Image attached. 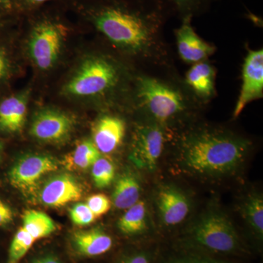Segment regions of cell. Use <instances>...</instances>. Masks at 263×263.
Masks as SVG:
<instances>
[{
    "label": "cell",
    "instance_id": "obj_32",
    "mask_svg": "<svg viewBox=\"0 0 263 263\" xmlns=\"http://www.w3.org/2000/svg\"><path fill=\"white\" fill-rule=\"evenodd\" d=\"M16 8H21L18 0H0V8L6 11L12 12Z\"/></svg>",
    "mask_w": 263,
    "mask_h": 263
},
{
    "label": "cell",
    "instance_id": "obj_9",
    "mask_svg": "<svg viewBox=\"0 0 263 263\" xmlns=\"http://www.w3.org/2000/svg\"><path fill=\"white\" fill-rule=\"evenodd\" d=\"M263 96V51L249 50L242 67V85L235 104L233 119H237L246 106Z\"/></svg>",
    "mask_w": 263,
    "mask_h": 263
},
{
    "label": "cell",
    "instance_id": "obj_12",
    "mask_svg": "<svg viewBox=\"0 0 263 263\" xmlns=\"http://www.w3.org/2000/svg\"><path fill=\"white\" fill-rule=\"evenodd\" d=\"M157 205L164 226L174 227L182 222L190 212L188 197L174 185L162 186L157 193Z\"/></svg>",
    "mask_w": 263,
    "mask_h": 263
},
{
    "label": "cell",
    "instance_id": "obj_1",
    "mask_svg": "<svg viewBox=\"0 0 263 263\" xmlns=\"http://www.w3.org/2000/svg\"><path fill=\"white\" fill-rule=\"evenodd\" d=\"M82 13L118 48L148 60L160 58L161 32L167 15L162 0H95Z\"/></svg>",
    "mask_w": 263,
    "mask_h": 263
},
{
    "label": "cell",
    "instance_id": "obj_11",
    "mask_svg": "<svg viewBox=\"0 0 263 263\" xmlns=\"http://www.w3.org/2000/svg\"><path fill=\"white\" fill-rule=\"evenodd\" d=\"M193 17L182 18V24L176 30V46L178 53L183 62L187 64L206 61L215 53L213 45L202 40L192 25Z\"/></svg>",
    "mask_w": 263,
    "mask_h": 263
},
{
    "label": "cell",
    "instance_id": "obj_4",
    "mask_svg": "<svg viewBox=\"0 0 263 263\" xmlns=\"http://www.w3.org/2000/svg\"><path fill=\"white\" fill-rule=\"evenodd\" d=\"M136 98L151 122L162 126L186 114L194 98L172 82L143 75L137 79Z\"/></svg>",
    "mask_w": 263,
    "mask_h": 263
},
{
    "label": "cell",
    "instance_id": "obj_27",
    "mask_svg": "<svg viewBox=\"0 0 263 263\" xmlns=\"http://www.w3.org/2000/svg\"><path fill=\"white\" fill-rule=\"evenodd\" d=\"M167 5L176 10L182 18L193 17L201 12L209 0H162Z\"/></svg>",
    "mask_w": 263,
    "mask_h": 263
},
{
    "label": "cell",
    "instance_id": "obj_30",
    "mask_svg": "<svg viewBox=\"0 0 263 263\" xmlns=\"http://www.w3.org/2000/svg\"><path fill=\"white\" fill-rule=\"evenodd\" d=\"M13 213L8 204L0 199V226H5L11 223Z\"/></svg>",
    "mask_w": 263,
    "mask_h": 263
},
{
    "label": "cell",
    "instance_id": "obj_13",
    "mask_svg": "<svg viewBox=\"0 0 263 263\" xmlns=\"http://www.w3.org/2000/svg\"><path fill=\"white\" fill-rule=\"evenodd\" d=\"M82 194V186L73 176L62 174L45 184L40 194V200L47 206L61 207L80 200Z\"/></svg>",
    "mask_w": 263,
    "mask_h": 263
},
{
    "label": "cell",
    "instance_id": "obj_28",
    "mask_svg": "<svg viewBox=\"0 0 263 263\" xmlns=\"http://www.w3.org/2000/svg\"><path fill=\"white\" fill-rule=\"evenodd\" d=\"M71 220L77 226H87L96 219L86 203L76 204L70 210Z\"/></svg>",
    "mask_w": 263,
    "mask_h": 263
},
{
    "label": "cell",
    "instance_id": "obj_23",
    "mask_svg": "<svg viewBox=\"0 0 263 263\" xmlns=\"http://www.w3.org/2000/svg\"><path fill=\"white\" fill-rule=\"evenodd\" d=\"M101 157L92 141H83L76 146L68 158V163L79 169H87Z\"/></svg>",
    "mask_w": 263,
    "mask_h": 263
},
{
    "label": "cell",
    "instance_id": "obj_7",
    "mask_svg": "<svg viewBox=\"0 0 263 263\" xmlns=\"http://www.w3.org/2000/svg\"><path fill=\"white\" fill-rule=\"evenodd\" d=\"M164 135L163 126L151 121L137 127L132 159L138 167L149 172L155 171L163 151Z\"/></svg>",
    "mask_w": 263,
    "mask_h": 263
},
{
    "label": "cell",
    "instance_id": "obj_16",
    "mask_svg": "<svg viewBox=\"0 0 263 263\" xmlns=\"http://www.w3.org/2000/svg\"><path fill=\"white\" fill-rule=\"evenodd\" d=\"M72 245L76 252L88 257H98L108 253L114 247L113 238L100 229L76 232Z\"/></svg>",
    "mask_w": 263,
    "mask_h": 263
},
{
    "label": "cell",
    "instance_id": "obj_8",
    "mask_svg": "<svg viewBox=\"0 0 263 263\" xmlns=\"http://www.w3.org/2000/svg\"><path fill=\"white\" fill-rule=\"evenodd\" d=\"M58 168V163L47 155L26 156L19 160L9 173L10 182L24 193H30L45 175Z\"/></svg>",
    "mask_w": 263,
    "mask_h": 263
},
{
    "label": "cell",
    "instance_id": "obj_3",
    "mask_svg": "<svg viewBox=\"0 0 263 263\" xmlns=\"http://www.w3.org/2000/svg\"><path fill=\"white\" fill-rule=\"evenodd\" d=\"M172 247L224 258H248L252 254L230 219L217 211L199 218L176 238Z\"/></svg>",
    "mask_w": 263,
    "mask_h": 263
},
{
    "label": "cell",
    "instance_id": "obj_29",
    "mask_svg": "<svg viewBox=\"0 0 263 263\" xmlns=\"http://www.w3.org/2000/svg\"><path fill=\"white\" fill-rule=\"evenodd\" d=\"M86 205L89 206L90 210L96 217H98L109 212L111 207V202L105 195L98 194L89 197L86 202Z\"/></svg>",
    "mask_w": 263,
    "mask_h": 263
},
{
    "label": "cell",
    "instance_id": "obj_19",
    "mask_svg": "<svg viewBox=\"0 0 263 263\" xmlns=\"http://www.w3.org/2000/svg\"><path fill=\"white\" fill-rule=\"evenodd\" d=\"M118 228L127 237L141 236L146 233L147 209L144 202L138 201L127 209L118 221Z\"/></svg>",
    "mask_w": 263,
    "mask_h": 263
},
{
    "label": "cell",
    "instance_id": "obj_20",
    "mask_svg": "<svg viewBox=\"0 0 263 263\" xmlns=\"http://www.w3.org/2000/svg\"><path fill=\"white\" fill-rule=\"evenodd\" d=\"M155 263H241L233 259L215 257L209 254L175 248L160 252Z\"/></svg>",
    "mask_w": 263,
    "mask_h": 263
},
{
    "label": "cell",
    "instance_id": "obj_33",
    "mask_svg": "<svg viewBox=\"0 0 263 263\" xmlns=\"http://www.w3.org/2000/svg\"><path fill=\"white\" fill-rule=\"evenodd\" d=\"M8 69V62L4 53L0 51V79L4 77Z\"/></svg>",
    "mask_w": 263,
    "mask_h": 263
},
{
    "label": "cell",
    "instance_id": "obj_25",
    "mask_svg": "<svg viewBox=\"0 0 263 263\" xmlns=\"http://www.w3.org/2000/svg\"><path fill=\"white\" fill-rule=\"evenodd\" d=\"M91 167V175L95 186L100 189L110 186L115 176V166L113 162L100 157Z\"/></svg>",
    "mask_w": 263,
    "mask_h": 263
},
{
    "label": "cell",
    "instance_id": "obj_22",
    "mask_svg": "<svg viewBox=\"0 0 263 263\" xmlns=\"http://www.w3.org/2000/svg\"><path fill=\"white\" fill-rule=\"evenodd\" d=\"M22 219V228L35 240L49 236L56 231L54 221L45 213L35 210L27 211Z\"/></svg>",
    "mask_w": 263,
    "mask_h": 263
},
{
    "label": "cell",
    "instance_id": "obj_17",
    "mask_svg": "<svg viewBox=\"0 0 263 263\" xmlns=\"http://www.w3.org/2000/svg\"><path fill=\"white\" fill-rule=\"evenodd\" d=\"M27 111V99L18 95L5 99L0 103V129L16 133L23 127Z\"/></svg>",
    "mask_w": 263,
    "mask_h": 263
},
{
    "label": "cell",
    "instance_id": "obj_21",
    "mask_svg": "<svg viewBox=\"0 0 263 263\" xmlns=\"http://www.w3.org/2000/svg\"><path fill=\"white\" fill-rule=\"evenodd\" d=\"M243 214L252 232L256 247L262 248L263 240V198L259 194L253 193L246 199L243 205Z\"/></svg>",
    "mask_w": 263,
    "mask_h": 263
},
{
    "label": "cell",
    "instance_id": "obj_5",
    "mask_svg": "<svg viewBox=\"0 0 263 263\" xmlns=\"http://www.w3.org/2000/svg\"><path fill=\"white\" fill-rule=\"evenodd\" d=\"M122 70L113 60L103 56L88 57L64 86V92L76 98L108 94L120 82Z\"/></svg>",
    "mask_w": 263,
    "mask_h": 263
},
{
    "label": "cell",
    "instance_id": "obj_10",
    "mask_svg": "<svg viewBox=\"0 0 263 263\" xmlns=\"http://www.w3.org/2000/svg\"><path fill=\"white\" fill-rule=\"evenodd\" d=\"M74 127V121L63 112L52 109L43 110L33 119L31 135L46 143H60L70 136Z\"/></svg>",
    "mask_w": 263,
    "mask_h": 263
},
{
    "label": "cell",
    "instance_id": "obj_6",
    "mask_svg": "<svg viewBox=\"0 0 263 263\" xmlns=\"http://www.w3.org/2000/svg\"><path fill=\"white\" fill-rule=\"evenodd\" d=\"M66 27L58 19L44 16L35 21L31 29L29 49L38 68L47 70L58 60Z\"/></svg>",
    "mask_w": 263,
    "mask_h": 263
},
{
    "label": "cell",
    "instance_id": "obj_34",
    "mask_svg": "<svg viewBox=\"0 0 263 263\" xmlns=\"http://www.w3.org/2000/svg\"><path fill=\"white\" fill-rule=\"evenodd\" d=\"M32 263H61L58 259L53 256H46L34 259Z\"/></svg>",
    "mask_w": 263,
    "mask_h": 263
},
{
    "label": "cell",
    "instance_id": "obj_31",
    "mask_svg": "<svg viewBox=\"0 0 263 263\" xmlns=\"http://www.w3.org/2000/svg\"><path fill=\"white\" fill-rule=\"evenodd\" d=\"M18 1L22 9H24V11L25 10L31 11V10H37V8H41L50 2L57 1V0H18Z\"/></svg>",
    "mask_w": 263,
    "mask_h": 263
},
{
    "label": "cell",
    "instance_id": "obj_24",
    "mask_svg": "<svg viewBox=\"0 0 263 263\" xmlns=\"http://www.w3.org/2000/svg\"><path fill=\"white\" fill-rule=\"evenodd\" d=\"M35 241L23 228H20L10 245L8 263L20 262Z\"/></svg>",
    "mask_w": 263,
    "mask_h": 263
},
{
    "label": "cell",
    "instance_id": "obj_14",
    "mask_svg": "<svg viewBox=\"0 0 263 263\" xmlns=\"http://www.w3.org/2000/svg\"><path fill=\"white\" fill-rule=\"evenodd\" d=\"M125 131V123L122 119L114 116H103L93 127V143L100 153H112L122 143Z\"/></svg>",
    "mask_w": 263,
    "mask_h": 263
},
{
    "label": "cell",
    "instance_id": "obj_15",
    "mask_svg": "<svg viewBox=\"0 0 263 263\" xmlns=\"http://www.w3.org/2000/svg\"><path fill=\"white\" fill-rule=\"evenodd\" d=\"M216 70L206 61L194 64L185 76V86L194 98L210 100L215 94Z\"/></svg>",
    "mask_w": 263,
    "mask_h": 263
},
{
    "label": "cell",
    "instance_id": "obj_2",
    "mask_svg": "<svg viewBox=\"0 0 263 263\" xmlns=\"http://www.w3.org/2000/svg\"><path fill=\"white\" fill-rule=\"evenodd\" d=\"M250 142L224 131L199 129L186 135L179 146V162L188 172L221 177L235 172L248 155Z\"/></svg>",
    "mask_w": 263,
    "mask_h": 263
},
{
    "label": "cell",
    "instance_id": "obj_18",
    "mask_svg": "<svg viewBox=\"0 0 263 263\" xmlns=\"http://www.w3.org/2000/svg\"><path fill=\"white\" fill-rule=\"evenodd\" d=\"M141 184L137 176L131 172L124 173L118 179L114 187L113 202L119 209H127L139 201Z\"/></svg>",
    "mask_w": 263,
    "mask_h": 263
},
{
    "label": "cell",
    "instance_id": "obj_26",
    "mask_svg": "<svg viewBox=\"0 0 263 263\" xmlns=\"http://www.w3.org/2000/svg\"><path fill=\"white\" fill-rule=\"evenodd\" d=\"M160 252L154 246L144 245L123 254L117 263H155Z\"/></svg>",
    "mask_w": 263,
    "mask_h": 263
}]
</instances>
